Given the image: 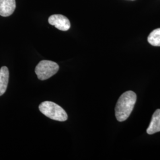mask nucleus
<instances>
[{
	"mask_svg": "<svg viewBox=\"0 0 160 160\" xmlns=\"http://www.w3.org/2000/svg\"><path fill=\"white\" fill-rule=\"evenodd\" d=\"M16 7V0H0V16L2 17L11 16Z\"/></svg>",
	"mask_w": 160,
	"mask_h": 160,
	"instance_id": "nucleus-5",
	"label": "nucleus"
},
{
	"mask_svg": "<svg viewBox=\"0 0 160 160\" xmlns=\"http://www.w3.org/2000/svg\"><path fill=\"white\" fill-rule=\"evenodd\" d=\"M59 67L57 63L51 61H41L36 67L35 72L39 80H46L57 74Z\"/></svg>",
	"mask_w": 160,
	"mask_h": 160,
	"instance_id": "nucleus-3",
	"label": "nucleus"
},
{
	"mask_svg": "<svg viewBox=\"0 0 160 160\" xmlns=\"http://www.w3.org/2000/svg\"><path fill=\"white\" fill-rule=\"evenodd\" d=\"M9 80V71L6 67L0 69V96L6 92Z\"/></svg>",
	"mask_w": 160,
	"mask_h": 160,
	"instance_id": "nucleus-7",
	"label": "nucleus"
},
{
	"mask_svg": "<svg viewBox=\"0 0 160 160\" xmlns=\"http://www.w3.org/2000/svg\"><path fill=\"white\" fill-rule=\"evenodd\" d=\"M39 109L42 113L52 120L64 122L68 119V114L64 109L52 102H42L39 105Z\"/></svg>",
	"mask_w": 160,
	"mask_h": 160,
	"instance_id": "nucleus-2",
	"label": "nucleus"
},
{
	"mask_svg": "<svg viewBox=\"0 0 160 160\" xmlns=\"http://www.w3.org/2000/svg\"><path fill=\"white\" fill-rule=\"evenodd\" d=\"M48 22L50 24L62 31H67L71 27L68 18L61 14L52 15L49 18Z\"/></svg>",
	"mask_w": 160,
	"mask_h": 160,
	"instance_id": "nucleus-4",
	"label": "nucleus"
},
{
	"mask_svg": "<svg viewBox=\"0 0 160 160\" xmlns=\"http://www.w3.org/2000/svg\"><path fill=\"white\" fill-rule=\"evenodd\" d=\"M149 44L154 46H160V28L155 29L148 37Z\"/></svg>",
	"mask_w": 160,
	"mask_h": 160,
	"instance_id": "nucleus-8",
	"label": "nucleus"
},
{
	"mask_svg": "<svg viewBox=\"0 0 160 160\" xmlns=\"http://www.w3.org/2000/svg\"><path fill=\"white\" fill-rule=\"evenodd\" d=\"M158 132H160V109H157L155 111L147 130V132L149 135H152Z\"/></svg>",
	"mask_w": 160,
	"mask_h": 160,
	"instance_id": "nucleus-6",
	"label": "nucleus"
},
{
	"mask_svg": "<svg viewBox=\"0 0 160 160\" xmlns=\"http://www.w3.org/2000/svg\"><path fill=\"white\" fill-rule=\"evenodd\" d=\"M137 94L132 91H128L122 94L116 103L115 116L119 122L126 120L133 109L137 102Z\"/></svg>",
	"mask_w": 160,
	"mask_h": 160,
	"instance_id": "nucleus-1",
	"label": "nucleus"
}]
</instances>
